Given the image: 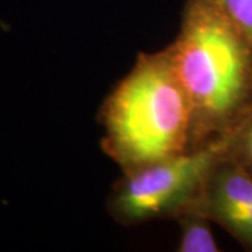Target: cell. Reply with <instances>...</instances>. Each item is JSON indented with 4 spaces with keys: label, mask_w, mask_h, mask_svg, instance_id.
Listing matches in <instances>:
<instances>
[{
    "label": "cell",
    "mask_w": 252,
    "mask_h": 252,
    "mask_svg": "<svg viewBox=\"0 0 252 252\" xmlns=\"http://www.w3.org/2000/svg\"><path fill=\"white\" fill-rule=\"evenodd\" d=\"M192 109L193 149L227 140L252 115V45L213 0H187L165 48Z\"/></svg>",
    "instance_id": "obj_1"
},
{
    "label": "cell",
    "mask_w": 252,
    "mask_h": 252,
    "mask_svg": "<svg viewBox=\"0 0 252 252\" xmlns=\"http://www.w3.org/2000/svg\"><path fill=\"white\" fill-rule=\"evenodd\" d=\"M98 115L101 147L122 174L193 149L190 104L165 49L139 54Z\"/></svg>",
    "instance_id": "obj_2"
},
{
    "label": "cell",
    "mask_w": 252,
    "mask_h": 252,
    "mask_svg": "<svg viewBox=\"0 0 252 252\" xmlns=\"http://www.w3.org/2000/svg\"><path fill=\"white\" fill-rule=\"evenodd\" d=\"M227 140L215 142L122 174L108 196V213L122 225L177 219L196 205L225 157Z\"/></svg>",
    "instance_id": "obj_3"
},
{
    "label": "cell",
    "mask_w": 252,
    "mask_h": 252,
    "mask_svg": "<svg viewBox=\"0 0 252 252\" xmlns=\"http://www.w3.org/2000/svg\"><path fill=\"white\" fill-rule=\"evenodd\" d=\"M189 212L203 215L252 250V175L240 164L227 157L219 162Z\"/></svg>",
    "instance_id": "obj_4"
},
{
    "label": "cell",
    "mask_w": 252,
    "mask_h": 252,
    "mask_svg": "<svg viewBox=\"0 0 252 252\" xmlns=\"http://www.w3.org/2000/svg\"><path fill=\"white\" fill-rule=\"evenodd\" d=\"M180 224V252H219V244L212 231V221L200 213L187 212L175 219Z\"/></svg>",
    "instance_id": "obj_5"
},
{
    "label": "cell",
    "mask_w": 252,
    "mask_h": 252,
    "mask_svg": "<svg viewBox=\"0 0 252 252\" xmlns=\"http://www.w3.org/2000/svg\"><path fill=\"white\" fill-rule=\"evenodd\" d=\"M225 157L252 175V115L227 139Z\"/></svg>",
    "instance_id": "obj_6"
},
{
    "label": "cell",
    "mask_w": 252,
    "mask_h": 252,
    "mask_svg": "<svg viewBox=\"0 0 252 252\" xmlns=\"http://www.w3.org/2000/svg\"><path fill=\"white\" fill-rule=\"evenodd\" d=\"M252 45V0H213Z\"/></svg>",
    "instance_id": "obj_7"
}]
</instances>
